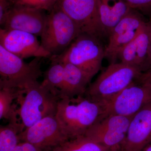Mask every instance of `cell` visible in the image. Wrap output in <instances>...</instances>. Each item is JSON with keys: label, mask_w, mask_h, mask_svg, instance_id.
I'll use <instances>...</instances> for the list:
<instances>
[{"label": "cell", "mask_w": 151, "mask_h": 151, "mask_svg": "<svg viewBox=\"0 0 151 151\" xmlns=\"http://www.w3.org/2000/svg\"></svg>", "instance_id": "30"}, {"label": "cell", "mask_w": 151, "mask_h": 151, "mask_svg": "<svg viewBox=\"0 0 151 151\" xmlns=\"http://www.w3.org/2000/svg\"><path fill=\"white\" fill-rule=\"evenodd\" d=\"M142 74L137 68L123 63H111L89 84L84 96L98 103L109 100L138 80Z\"/></svg>", "instance_id": "3"}, {"label": "cell", "mask_w": 151, "mask_h": 151, "mask_svg": "<svg viewBox=\"0 0 151 151\" xmlns=\"http://www.w3.org/2000/svg\"><path fill=\"white\" fill-rule=\"evenodd\" d=\"M138 80L140 84L151 88V71L142 73Z\"/></svg>", "instance_id": "26"}, {"label": "cell", "mask_w": 151, "mask_h": 151, "mask_svg": "<svg viewBox=\"0 0 151 151\" xmlns=\"http://www.w3.org/2000/svg\"><path fill=\"white\" fill-rule=\"evenodd\" d=\"M21 89H0V119H5L9 123H20L17 118V105L13 104L17 99Z\"/></svg>", "instance_id": "18"}, {"label": "cell", "mask_w": 151, "mask_h": 151, "mask_svg": "<svg viewBox=\"0 0 151 151\" xmlns=\"http://www.w3.org/2000/svg\"><path fill=\"white\" fill-rule=\"evenodd\" d=\"M103 116L102 105L84 95L60 99L55 116L63 133L70 139L84 135Z\"/></svg>", "instance_id": "1"}, {"label": "cell", "mask_w": 151, "mask_h": 151, "mask_svg": "<svg viewBox=\"0 0 151 151\" xmlns=\"http://www.w3.org/2000/svg\"><path fill=\"white\" fill-rule=\"evenodd\" d=\"M151 20L137 36L121 51V62L139 68L142 71L150 68Z\"/></svg>", "instance_id": "15"}, {"label": "cell", "mask_w": 151, "mask_h": 151, "mask_svg": "<svg viewBox=\"0 0 151 151\" xmlns=\"http://www.w3.org/2000/svg\"><path fill=\"white\" fill-rule=\"evenodd\" d=\"M50 58L51 64L45 72L44 78L42 83L60 97V90L63 82L64 65L63 63L58 60L52 57Z\"/></svg>", "instance_id": "20"}, {"label": "cell", "mask_w": 151, "mask_h": 151, "mask_svg": "<svg viewBox=\"0 0 151 151\" xmlns=\"http://www.w3.org/2000/svg\"><path fill=\"white\" fill-rule=\"evenodd\" d=\"M21 142H27L40 151H50L69 139L63 133L55 116L42 119L19 134Z\"/></svg>", "instance_id": "10"}, {"label": "cell", "mask_w": 151, "mask_h": 151, "mask_svg": "<svg viewBox=\"0 0 151 151\" xmlns=\"http://www.w3.org/2000/svg\"><path fill=\"white\" fill-rule=\"evenodd\" d=\"M57 0H11L12 6H21L47 11L53 8Z\"/></svg>", "instance_id": "22"}, {"label": "cell", "mask_w": 151, "mask_h": 151, "mask_svg": "<svg viewBox=\"0 0 151 151\" xmlns=\"http://www.w3.org/2000/svg\"><path fill=\"white\" fill-rule=\"evenodd\" d=\"M0 45L23 59L32 57L50 58L51 56L42 46L36 36L22 31L1 28Z\"/></svg>", "instance_id": "12"}, {"label": "cell", "mask_w": 151, "mask_h": 151, "mask_svg": "<svg viewBox=\"0 0 151 151\" xmlns=\"http://www.w3.org/2000/svg\"><path fill=\"white\" fill-rule=\"evenodd\" d=\"M105 50L99 38L81 33L62 53L50 57L70 63L93 77L101 68Z\"/></svg>", "instance_id": "5"}, {"label": "cell", "mask_w": 151, "mask_h": 151, "mask_svg": "<svg viewBox=\"0 0 151 151\" xmlns=\"http://www.w3.org/2000/svg\"><path fill=\"white\" fill-rule=\"evenodd\" d=\"M44 12L37 9L13 6L1 28L22 31L40 37L46 20L47 14Z\"/></svg>", "instance_id": "13"}, {"label": "cell", "mask_w": 151, "mask_h": 151, "mask_svg": "<svg viewBox=\"0 0 151 151\" xmlns=\"http://www.w3.org/2000/svg\"><path fill=\"white\" fill-rule=\"evenodd\" d=\"M23 131L20 123H9L0 127V151H12L20 142L19 134Z\"/></svg>", "instance_id": "21"}, {"label": "cell", "mask_w": 151, "mask_h": 151, "mask_svg": "<svg viewBox=\"0 0 151 151\" xmlns=\"http://www.w3.org/2000/svg\"><path fill=\"white\" fill-rule=\"evenodd\" d=\"M62 10L85 33L101 39L105 34L100 23L97 0H57Z\"/></svg>", "instance_id": "9"}, {"label": "cell", "mask_w": 151, "mask_h": 151, "mask_svg": "<svg viewBox=\"0 0 151 151\" xmlns=\"http://www.w3.org/2000/svg\"><path fill=\"white\" fill-rule=\"evenodd\" d=\"M147 23L142 14L131 10L109 35L108 43L105 47V58L111 63H116L121 51L137 37Z\"/></svg>", "instance_id": "8"}, {"label": "cell", "mask_w": 151, "mask_h": 151, "mask_svg": "<svg viewBox=\"0 0 151 151\" xmlns=\"http://www.w3.org/2000/svg\"><path fill=\"white\" fill-rule=\"evenodd\" d=\"M41 58L26 63L0 45V89H25L37 82L42 75Z\"/></svg>", "instance_id": "6"}, {"label": "cell", "mask_w": 151, "mask_h": 151, "mask_svg": "<svg viewBox=\"0 0 151 151\" xmlns=\"http://www.w3.org/2000/svg\"><path fill=\"white\" fill-rule=\"evenodd\" d=\"M100 23L105 36L112 30L132 9L122 0H97Z\"/></svg>", "instance_id": "17"}, {"label": "cell", "mask_w": 151, "mask_h": 151, "mask_svg": "<svg viewBox=\"0 0 151 151\" xmlns=\"http://www.w3.org/2000/svg\"><path fill=\"white\" fill-rule=\"evenodd\" d=\"M132 9L151 17V0H122Z\"/></svg>", "instance_id": "23"}, {"label": "cell", "mask_w": 151, "mask_h": 151, "mask_svg": "<svg viewBox=\"0 0 151 151\" xmlns=\"http://www.w3.org/2000/svg\"><path fill=\"white\" fill-rule=\"evenodd\" d=\"M120 151V149L119 148L115 147V148H111L109 149V150H108V151Z\"/></svg>", "instance_id": "28"}, {"label": "cell", "mask_w": 151, "mask_h": 151, "mask_svg": "<svg viewBox=\"0 0 151 151\" xmlns=\"http://www.w3.org/2000/svg\"><path fill=\"white\" fill-rule=\"evenodd\" d=\"M110 149L83 135L70 139L50 151H107Z\"/></svg>", "instance_id": "19"}, {"label": "cell", "mask_w": 151, "mask_h": 151, "mask_svg": "<svg viewBox=\"0 0 151 151\" xmlns=\"http://www.w3.org/2000/svg\"><path fill=\"white\" fill-rule=\"evenodd\" d=\"M81 33L79 27L56 3L47 14L41 44L51 56L59 55Z\"/></svg>", "instance_id": "4"}, {"label": "cell", "mask_w": 151, "mask_h": 151, "mask_svg": "<svg viewBox=\"0 0 151 151\" xmlns=\"http://www.w3.org/2000/svg\"><path fill=\"white\" fill-rule=\"evenodd\" d=\"M60 99L55 92L38 81L21 89L17 100L19 105L17 114L23 130L44 118L56 116Z\"/></svg>", "instance_id": "2"}, {"label": "cell", "mask_w": 151, "mask_h": 151, "mask_svg": "<svg viewBox=\"0 0 151 151\" xmlns=\"http://www.w3.org/2000/svg\"><path fill=\"white\" fill-rule=\"evenodd\" d=\"M11 0H0V25L2 24L4 20L12 7Z\"/></svg>", "instance_id": "24"}, {"label": "cell", "mask_w": 151, "mask_h": 151, "mask_svg": "<svg viewBox=\"0 0 151 151\" xmlns=\"http://www.w3.org/2000/svg\"><path fill=\"white\" fill-rule=\"evenodd\" d=\"M151 101V88L134 82L99 104L103 107V118L112 115L133 117Z\"/></svg>", "instance_id": "7"}, {"label": "cell", "mask_w": 151, "mask_h": 151, "mask_svg": "<svg viewBox=\"0 0 151 151\" xmlns=\"http://www.w3.org/2000/svg\"><path fill=\"white\" fill-rule=\"evenodd\" d=\"M63 63L64 75L59 92L60 99L84 96L93 77L70 63Z\"/></svg>", "instance_id": "16"}, {"label": "cell", "mask_w": 151, "mask_h": 151, "mask_svg": "<svg viewBox=\"0 0 151 151\" xmlns=\"http://www.w3.org/2000/svg\"><path fill=\"white\" fill-rule=\"evenodd\" d=\"M133 117L110 115L99 119L87 130V137L109 148L120 149Z\"/></svg>", "instance_id": "11"}, {"label": "cell", "mask_w": 151, "mask_h": 151, "mask_svg": "<svg viewBox=\"0 0 151 151\" xmlns=\"http://www.w3.org/2000/svg\"><path fill=\"white\" fill-rule=\"evenodd\" d=\"M151 142V101L133 116L121 151H142Z\"/></svg>", "instance_id": "14"}, {"label": "cell", "mask_w": 151, "mask_h": 151, "mask_svg": "<svg viewBox=\"0 0 151 151\" xmlns=\"http://www.w3.org/2000/svg\"><path fill=\"white\" fill-rule=\"evenodd\" d=\"M12 151H40L30 143L21 142Z\"/></svg>", "instance_id": "25"}, {"label": "cell", "mask_w": 151, "mask_h": 151, "mask_svg": "<svg viewBox=\"0 0 151 151\" xmlns=\"http://www.w3.org/2000/svg\"><path fill=\"white\" fill-rule=\"evenodd\" d=\"M150 68H151V52H150Z\"/></svg>", "instance_id": "29"}, {"label": "cell", "mask_w": 151, "mask_h": 151, "mask_svg": "<svg viewBox=\"0 0 151 151\" xmlns=\"http://www.w3.org/2000/svg\"><path fill=\"white\" fill-rule=\"evenodd\" d=\"M142 151H151V142L146 146Z\"/></svg>", "instance_id": "27"}]
</instances>
